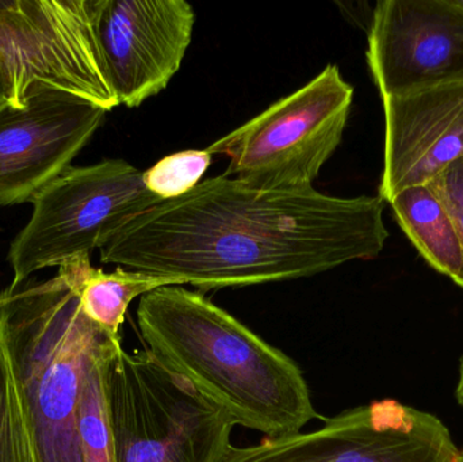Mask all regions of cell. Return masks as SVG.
<instances>
[{"mask_svg": "<svg viewBox=\"0 0 463 462\" xmlns=\"http://www.w3.org/2000/svg\"><path fill=\"white\" fill-rule=\"evenodd\" d=\"M354 89L336 65H326L293 94L272 103L208 146L230 159L225 175L263 190L313 187L342 143Z\"/></svg>", "mask_w": 463, "mask_h": 462, "instance_id": "obj_6", "label": "cell"}, {"mask_svg": "<svg viewBox=\"0 0 463 462\" xmlns=\"http://www.w3.org/2000/svg\"><path fill=\"white\" fill-rule=\"evenodd\" d=\"M105 336L83 314L78 292L61 274L8 285L0 293V342L34 462H84L79 434L81 388Z\"/></svg>", "mask_w": 463, "mask_h": 462, "instance_id": "obj_3", "label": "cell"}, {"mask_svg": "<svg viewBox=\"0 0 463 462\" xmlns=\"http://www.w3.org/2000/svg\"><path fill=\"white\" fill-rule=\"evenodd\" d=\"M79 295L81 311L113 341H121L122 323L135 298L152 290L181 282L170 277L154 276L141 271L117 268L111 273L92 268L90 255H80L59 268Z\"/></svg>", "mask_w": 463, "mask_h": 462, "instance_id": "obj_13", "label": "cell"}, {"mask_svg": "<svg viewBox=\"0 0 463 462\" xmlns=\"http://www.w3.org/2000/svg\"><path fill=\"white\" fill-rule=\"evenodd\" d=\"M108 111L45 86H33L26 105L0 108V206L32 203L71 167Z\"/></svg>", "mask_w": 463, "mask_h": 462, "instance_id": "obj_11", "label": "cell"}, {"mask_svg": "<svg viewBox=\"0 0 463 462\" xmlns=\"http://www.w3.org/2000/svg\"><path fill=\"white\" fill-rule=\"evenodd\" d=\"M195 13L184 0H95V34L119 105L159 94L192 43Z\"/></svg>", "mask_w": 463, "mask_h": 462, "instance_id": "obj_10", "label": "cell"}, {"mask_svg": "<svg viewBox=\"0 0 463 462\" xmlns=\"http://www.w3.org/2000/svg\"><path fill=\"white\" fill-rule=\"evenodd\" d=\"M95 0H0V70L8 105H26L33 86L119 105L95 34Z\"/></svg>", "mask_w": 463, "mask_h": 462, "instance_id": "obj_7", "label": "cell"}, {"mask_svg": "<svg viewBox=\"0 0 463 462\" xmlns=\"http://www.w3.org/2000/svg\"><path fill=\"white\" fill-rule=\"evenodd\" d=\"M400 227L424 259L457 285L463 278V255L450 214L429 184L408 187L391 201Z\"/></svg>", "mask_w": 463, "mask_h": 462, "instance_id": "obj_14", "label": "cell"}, {"mask_svg": "<svg viewBox=\"0 0 463 462\" xmlns=\"http://www.w3.org/2000/svg\"><path fill=\"white\" fill-rule=\"evenodd\" d=\"M385 156L380 197L389 203L463 159V81L383 98Z\"/></svg>", "mask_w": 463, "mask_h": 462, "instance_id": "obj_12", "label": "cell"}, {"mask_svg": "<svg viewBox=\"0 0 463 462\" xmlns=\"http://www.w3.org/2000/svg\"><path fill=\"white\" fill-rule=\"evenodd\" d=\"M459 382H458V388H457V399H458L459 404H461L463 409V360L461 363V372H459Z\"/></svg>", "mask_w": 463, "mask_h": 462, "instance_id": "obj_20", "label": "cell"}, {"mask_svg": "<svg viewBox=\"0 0 463 462\" xmlns=\"http://www.w3.org/2000/svg\"><path fill=\"white\" fill-rule=\"evenodd\" d=\"M458 462H463V450L462 452H459V460Z\"/></svg>", "mask_w": 463, "mask_h": 462, "instance_id": "obj_21", "label": "cell"}, {"mask_svg": "<svg viewBox=\"0 0 463 462\" xmlns=\"http://www.w3.org/2000/svg\"><path fill=\"white\" fill-rule=\"evenodd\" d=\"M211 165L206 149L175 152L144 171V184L162 201L175 200L195 189Z\"/></svg>", "mask_w": 463, "mask_h": 462, "instance_id": "obj_16", "label": "cell"}, {"mask_svg": "<svg viewBox=\"0 0 463 462\" xmlns=\"http://www.w3.org/2000/svg\"><path fill=\"white\" fill-rule=\"evenodd\" d=\"M8 105L7 98H5V81H3L2 70H0V108Z\"/></svg>", "mask_w": 463, "mask_h": 462, "instance_id": "obj_19", "label": "cell"}, {"mask_svg": "<svg viewBox=\"0 0 463 462\" xmlns=\"http://www.w3.org/2000/svg\"><path fill=\"white\" fill-rule=\"evenodd\" d=\"M427 184L434 190L450 214L463 255V159L449 165ZM459 287L463 288V278Z\"/></svg>", "mask_w": 463, "mask_h": 462, "instance_id": "obj_18", "label": "cell"}, {"mask_svg": "<svg viewBox=\"0 0 463 462\" xmlns=\"http://www.w3.org/2000/svg\"><path fill=\"white\" fill-rule=\"evenodd\" d=\"M137 325L146 349L234 425L274 439L320 418L298 365L203 293L152 290L138 304Z\"/></svg>", "mask_w": 463, "mask_h": 462, "instance_id": "obj_2", "label": "cell"}, {"mask_svg": "<svg viewBox=\"0 0 463 462\" xmlns=\"http://www.w3.org/2000/svg\"><path fill=\"white\" fill-rule=\"evenodd\" d=\"M367 62L383 99L461 83L463 0L378 2Z\"/></svg>", "mask_w": 463, "mask_h": 462, "instance_id": "obj_9", "label": "cell"}, {"mask_svg": "<svg viewBox=\"0 0 463 462\" xmlns=\"http://www.w3.org/2000/svg\"><path fill=\"white\" fill-rule=\"evenodd\" d=\"M114 342L105 336L87 366L79 406V434L84 462H114L105 396V366Z\"/></svg>", "mask_w": 463, "mask_h": 462, "instance_id": "obj_15", "label": "cell"}, {"mask_svg": "<svg viewBox=\"0 0 463 462\" xmlns=\"http://www.w3.org/2000/svg\"><path fill=\"white\" fill-rule=\"evenodd\" d=\"M163 203L143 181V171L121 159L68 167L33 198L27 224L11 241V287L102 249L128 222Z\"/></svg>", "mask_w": 463, "mask_h": 462, "instance_id": "obj_5", "label": "cell"}, {"mask_svg": "<svg viewBox=\"0 0 463 462\" xmlns=\"http://www.w3.org/2000/svg\"><path fill=\"white\" fill-rule=\"evenodd\" d=\"M0 462H34L13 372L0 342Z\"/></svg>", "mask_w": 463, "mask_h": 462, "instance_id": "obj_17", "label": "cell"}, {"mask_svg": "<svg viewBox=\"0 0 463 462\" xmlns=\"http://www.w3.org/2000/svg\"><path fill=\"white\" fill-rule=\"evenodd\" d=\"M383 203L258 189L224 174L128 222L100 260L201 292L304 278L377 258L389 238Z\"/></svg>", "mask_w": 463, "mask_h": 462, "instance_id": "obj_1", "label": "cell"}, {"mask_svg": "<svg viewBox=\"0 0 463 462\" xmlns=\"http://www.w3.org/2000/svg\"><path fill=\"white\" fill-rule=\"evenodd\" d=\"M105 396L114 462H224L234 422L149 350L109 349Z\"/></svg>", "mask_w": 463, "mask_h": 462, "instance_id": "obj_4", "label": "cell"}, {"mask_svg": "<svg viewBox=\"0 0 463 462\" xmlns=\"http://www.w3.org/2000/svg\"><path fill=\"white\" fill-rule=\"evenodd\" d=\"M309 433L232 448L224 462H458L437 417L400 401H373L323 420Z\"/></svg>", "mask_w": 463, "mask_h": 462, "instance_id": "obj_8", "label": "cell"}]
</instances>
